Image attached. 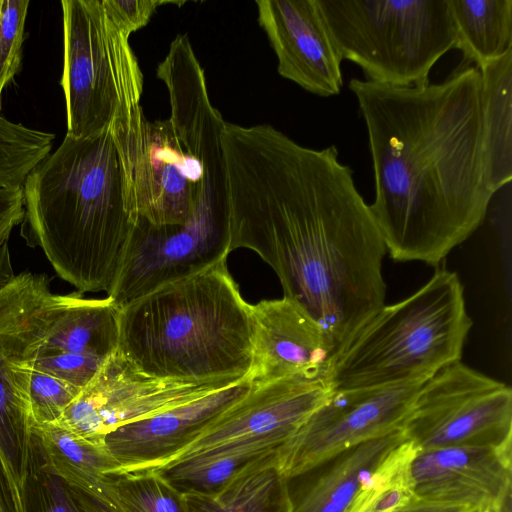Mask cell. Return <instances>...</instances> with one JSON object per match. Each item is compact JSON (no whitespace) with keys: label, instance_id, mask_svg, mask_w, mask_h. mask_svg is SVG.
I'll use <instances>...</instances> for the list:
<instances>
[{"label":"cell","instance_id":"obj_25","mask_svg":"<svg viewBox=\"0 0 512 512\" xmlns=\"http://www.w3.org/2000/svg\"><path fill=\"white\" fill-rule=\"evenodd\" d=\"M479 70L490 177L498 192L512 179V50Z\"/></svg>","mask_w":512,"mask_h":512},{"label":"cell","instance_id":"obj_19","mask_svg":"<svg viewBox=\"0 0 512 512\" xmlns=\"http://www.w3.org/2000/svg\"><path fill=\"white\" fill-rule=\"evenodd\" d=\"M51 468L85 512H123L110 473L117 462L104 446L87 442L56 425L32 426Z\"/></svg>","mask_w":512,"mask_h":512},{"label":"cell","instance_id":"obj_38","mask_svg":"<svg viewBox=\"0 0 512 512\" xmlns=\"http://www.w3.org/2000/svg\"><path fill=\"white\" fill-rule=\"evenodd\" d=\"M0 111H1V96H0ZM0 115H1V113H0Z\"/></svg>","mask_w":512,"mask_h":512},{"label":"cell","instance_id":"obj_11","mask_svg":"<svg viewBox=\"0 0 512 512\" xmlns=\"http://www.w3.org/2000/svg\"><path fill=\"white\" fill-rule=\"evenodd\" d=\"M229 253V203L203 205L185 224L157 226L138 217L108 297L122 309L165 284L226 260Z\"/></svg>","mask_w":512,"mask_h":512},{"label":"cell","instance_id":"obj_31","mask_svg":"<svg viewBox=\"0 0 512 512\" xmlns=\"http://www.w3.org/2000/svg\"><path fill=\"white\" fill-rule=\"evenodd\" d=\"M29 4V0H0V96L21 66Z\"/></svg>","mask_w":512,"mask_h":512},{"label":"cell","instance_id":"obj_21","mask_svg":"<svg viewBox=\"0 0 512 512\" xmlns=\"http://www.w3.org/2000/svg\"><path fill=\"white\" fill-rule=\"evenodd\" d=\"M405 439L402 428H398L329 460L331 464L297 502L293 501V512H349L365 481Z\"/></svg>","mask_w":512,"mask_h":512},{"label":"cell","instance_id":"obj_36","mask_svg":"<svg viewBox=\"0 0 512 512\" xmlns=\"http://www.w3.org/2000/svg\"><path fill=\"white\" fill-rule=\"evenodd\" d=\"M397 512H476V510L468 506L428 502L417 499Z\"/></svg>","mask_w":512,"mask_h":512},{"label":"cell","instance_id":"obj_17","mask_svg":"<svg viewBox=\"0 0 512 512\" xmlns=\"http://www.w3.org/2000/svg\"><path fill=\"white\" fill-rule=\"evenodd\" d=\"M511 447L449 446L419 450L410 465L413 493L421 501L477 511L511 496Z\"/></svg>","mask_w":512,"mask_h":512},{"label":"cell","instance_id":"obj_12","mask_svg":"<svg viewBox=\"0 0 512 512\" xmlns=\"http://www.w3.org/2000/svg\"><path fill=\"white\" fill-rule=\"evenodd\" d=\"M423 383L332 390L277 451L287 479L303 475L342 452L402 427Z\"/></svg>","mask_w":512,"mask_h":512},{"label":"cell","instance_id":"obj_4","mask_svg":"<svg viewBox=\"0 0 512 512\" xmlns=\"http://www.w3.org/2000/svg\"><path fill=\"white\" fill-rule=\"evenodd\" d=\"M169 117L150 121L142 106L111 125L132 180L138 217L157 226L185 224L210 204H228L222 134L204 69L187 34H178L156 69Z\"/></svg>","mask_w":512,"mask_h":512},{"label":"cell","instance_id":"obj_28","mask_svg":"<svg viewBox=\"0 0 512 512\" xmlns=\"http://www.w3.org/2000/svg\"><path fill=\"white\" fill-rule=\"evenodd\" d=\"M53 133L26 127L0 115V186H22L50 154Z\"/></svg>","mask_w":512,"mask_h":512},{"label":"cell","instance_id":"obj_8","mask_svg":"<svg viewBox=\"0 0 512 512\" xmlns=\"http://www.w3.org/2000/svg\"><path fill=\"white\" fill-rule=\"evenodd\" d=\"M64 61L60 84L67 135L100 134L140 105L144 77L102 0H63Z\"/></svg>","mask_w":512,"mask_h":512},{"label":"cell","instance_id":"obj_37","mask_svg":"<svg viewBox=\"0 0 512 512\" xmlns=\"http://www.w3.org/2000/svg\"><path fill=\"white\" fill-rule=\"evenodd\" d=\"M477 512H511V496L497 506L487 507Z\"/></svg>","mask_w":512,"mask_h":512},{"label":"cell","instance_id":"obj_7","mask_svg":"<svg viewBox=\"0 0 512 512\" xmlns=\"http://www.w3.org/2000/svg\"><path fill=\"white\" fill-rule=\"evenodd\" d=\"M342 60L367 81L398 87L429 83L435 63L456 48L448 0H317Z\"/></svg>","mask_w":512,"mask_h":512},{"label":"cell","instance_id":"obj_30","mask_svg":"<svg viewBox=\"0 0 512 512\" xmlns=\"http://www.w3.org/2000/svg\"><path fill=\"white\" fill-rule=\"evenodd\" d=\"M80 392L63 380L33 369L29 386L32 426L55 424Z\"/></svg>","mask_w":512,"mask_h":512},{"label":"cell","instance_id":"obj_2","mask_svg":"<svg viewBox=\"0 0 512 512\" xmlns=\"http://www.w3.org/2000/svg\"><path fill=\"white\" fill-rule=\"evenodd\" d=\"M365 122L375 197L390 257L437 266L484 222L491 183L480 70L462 63L440 83L398 87L352 78Z\"/></svg>","mask_w":512,"mask_h":512},{"label":"cell","instance_id":"obj_27","mask_svg":"<svg viewBox=\"0 0 512 512\" xmlns=\"http://www.w3.org/2000/svg\"><path fill=\"white\" fill-rule=\"evenodd\" d=\"M19 502L21 512H85L63 479L49 465L41 442L33 431Z\"/></svg>","mask_w":512,"mask_h":512},{"label":"cell","instance_id":"obj_32","mask_svg":"<svg viewBox=\"0 0 512 512\" xmlns=\"http://www.w3.org/2000/svg\"><path fill=\"white\" fill-rule=\"evenodd\" d=\"M106 362L90 355L53 348H39L33 362V369L82 390L94 379Z\"/></svg>","mask_w":512,"mask_h":512},{"label":"cell","instance_id":"obj_1","mask_svg":"<svg viewBox=\"0 0 512 512\" xmlns=\"http://www.w3.org/2000/svg\"><path fill=\"white\" fill-rule=\"evenodd\" d=\"M222 145L230 252L250 249L273 269L332 365L386 296V246L353 171L335 145L305 147L269 124L226 122Z\"/></svg>","mask_w":512,"mask_h":512},{"label":"cell","instance_id":"obj_26","mask_svg":"<svg viewBox=\"0 0 512 512\" xmlns=\"http://www.w3.org/2000/svg\"><path fill=\"white\" fill-rule=\"evenodd\" d=\"M419 450L407 438L396 446L365 481L349 512H397L417 500L410 465Z\"/></svg>","mask_w":512,"mask_h":512},{"label":"cell","instance_id":"obj_3","mask_svg":"<svg viewBox=\"0 0 512 512\" xmlns=\"http://www.w3.org/2000/svg\"><path fill=\"white\" fill-rule=\"evenodd\" d=\"M22 235L79 293L113 288L138 218L132 180L111 126L66 134L23 185Z\"/></svg>","mask_w":512,"mask_h":512},{"label":"cell","instance_id":"obj_24","mask_svg":"<svg viewBox=\"0 0 512 512\" xmlns=\"http://www.w3.org/2000/svg\"><path fill=\"white\" fill-rule=\"evenodd\" d=\"M456 48L478 69L512 50V0H448Z\"/></svg>","mask_w":512,"mask_h":512},{"label":"cell","instance_id":"obj_29","mask_svg":"<svg viewBox=\"0 0 512 512\" xmlns=\"http://www.w3.org/2000/svg\"><path fill=\"white\" fill-rule=\"evenodd\" d=\"M110 477L123 512H188L185 496L152 469Z\"/></svg>","mask_w":512,"mask_h":512},{"label":"cell","instance_id":"obj_33","mask_svg":"<svg viewBox=\"0 0 512 512\" xmlns=\"http://www.w3.org/2000/svg\"><path fill=\"white\" fill-rule=\"evenodd\" d=\"M102 2L110 19L129 37L149 23L158 6L185 3L162 0H102Z\"/></svg>","mask_w":512,"mask_h":512},{"label":"cell","instance_id":"obj_22","mask_svg":"<svg viewBox=\"0 0 512 512\" xmlns=\"http://www.w3.org/2000/svg\"><path fill=\"white\" fill-rule=\"evenodd\" d=\"M281 446L255 443L216 447L152 469L183 495H214Z\"/></svg>","mask_w":512,"mask_h":512},{"label":"cell","instance_id":"obj_10","mask_svg":"<svg viewBox=\"0 0 512 512\" xmlns=\"http://www.w3.org/2000/svg\"><path fill=\"white\" fill-rule=\"evenodd\" d=\"M401 428L420 450L511 447L512 390L456 361L421 385Z\"/></svg>","mask_w":512,"mask_h":512},{"label":"cell","instance_id":"obj_23","mask_svg":"<svg viewBox=\"0 0 512 512\" xmlns=\"http://www.w3.org/2000/svg\"><path fill=\"white\" fill-rule=\"evenodd\" d=\"M277 452L258 461L214 495H184L188 512H293Z\"/></svg>","mask_w":512,"mask_h":512},{"label":"cell","instance_id":"obj_18","mask_svg":"<svg viewBox=\"0 0 512 512\" xmlns=\"http://www.w3.org/2000/svg\"><path fill=\"white\" fill-rule=\"evenodd\" d=\"M251 311L253 383L327 378L331 355L325 336L295 303L283 296L251 305Z\"/></svg>","mask_w":512,"mask_h":512},{"label":"cell","instance_id":"obj_6","mask_svg":"<svg viewBox=\"0 0 512 512\" xmlns=\"http://www.w3.org/2000/svg\"><path fill=\"white\" fill-rule=\"evenodd\" d=\"M456 272L435 270L402 301L384 305L332 363V390L424 383L461 360L472 328Z\"/></svg>","mask_w":512,"mask_h":512},{"label":"cell","instance_id":"obj_14","mask_svg":"<svg viewBox=\"0 0 512 512\" xmlns=\"http://www.w3.org/2000/svg\"><path fill=\"white\" fill-rule=\"evenodd\" d=\"M331 393L325 377L254 383L241 400L173 461L226 445L265 443L282 446Z\"/></svg>","mask_w":512,"mask_h":512},{"label":"cell","instance_id":"obj_5","mask_svg":"<svg viewBox=\"0 0 512 512\" xmlns=\"http://www.w3.org/2000/svg\"><path fill=\"white\" fill-rule=\"evenodd\" d=\"M119 327L118 351L147 376L206 383L250 373L251 305L227 259L126 305Z\"/></svg>","mask_w":512,"mask_h":512},{"label":"cell","instance_id":"obj_13","mask_svg":"<svg viewBox=\"0 0 512 512\" xmlns=\"http://www.w3.org/2000/svg\"><path fill=\"white\" fill-rule=\"evenodd\" d=\"M238 380L206 383L165 380L138 371L118 350L53 425L95 445L114 429Z\"/></svg>","mask_w":512,"mask_h":512},{"label":"cell","instance_id":"obj_9","mask_svg":"<svg viewBox=\"0 0 512 512\" xmlns=\"http://www.w3.org/2000/svg\"><path fill=\"white\" fill-rule=\"evenodd\" d=\"M57 298L44 274L22 272L0 287V454L18 499L32 438L33 362Z\"/></svg>","mask_w":512,"mask_h":512},{"label":"cell","instance_id":"obj_20","mask_svg":"<svg viewBox=\"0 0 512 512\" xmlns=\"http://www.w3.org/2000/svg\"><path fill=\"white\" fill-rule=\"evenodd\" d=\"M120 312L106 297L88 299L81 293L58 295L40 348L90 355L108 360L119 347Z\"/></svg>","mask_w":512,"mask_h":512},{"label":"cell","instance_id":"obj_15","mask_svg":"<svg viewBox=\"0 0 512 512\" xmlns=\"http://www.w3.org/2000/svg\"><path fill=\"white\" fill-rule=\"evenodd\" d=\"M250 374L224 388L108 433L103 445L118 471L159 468L173 461L253 387Z\"/></svg>","mask_w":512,"mask_h":512},{"label":"cell","instance_id":"obj_16","mask_svg":"<svg viewBox=\"0 0 512 512\" xmlns=\"http://www.w3.org/2000/svg\"><path fill=\"white\" fill-rule=\"evenodd\" d=\"M257 20L277 57L278 73L320 97L338 95L341 62L317 0H256Z\"/></svg>","mask_w":512,"mask_h":512},{"label":"cell","instance_id":"obj_35","mask_svg":"<svg viewBox=\"0 0 512 512\" xmlns=\"http://www.w3.org/2000/svg\"><path fill=\"white\" fill-rule=\"evenodd\" d=\"M0 512H21L16 489L0 454Z\"/></svg>","mask_w":512,"mask_h":512},{"label":"cell","instance_id":"obj_34","mask_svg":"<svg viewBox=\"0 0 512 512\" xmlns=\"http://www.w3.org/2000/svg\"><path fill=\"white\" fill-rule=\"evenodd\" d=\"M25 214L22 186H0V246L8 242L12 230Z\"/></svg>","mask_w":512,"mask_h":512}]
</instances>
